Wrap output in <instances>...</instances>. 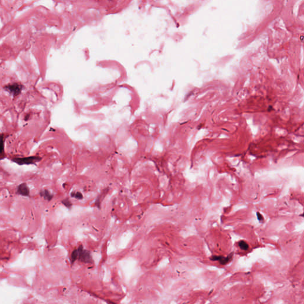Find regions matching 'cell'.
I'll list each match as a JSON object with an SVG mask.
<instances>
[{"label":"cell","mask_w":304,"mask_h":304,"mask_svg":"<svg viewBox=\"0 0 304 304\" xmlns=\"http://www.w3.org/2000/svg\"><path fill=\"white\" fill-rule=\"evenodd\" d=\"M77 260H80L82 262L85 263H92V258L90 255V253L87 250H84L82 247H79L77 249Z\"/></svg>","instance_id":"obj_1"},{"label":"cell","mask_w":304,"mask_h":304,"mask_svg":"<svg viewBox=\"0 0 304 304\" xmlns=\"http://www.w3.org/2000/svg\"><path fill=\"white\" fill-rule=\"evenodd\" d=\"M14 162L18 163L19 165H29L35 163L38 161L41 160V158L37 156H31V157H23V158H14L13 159Z\"/></svg>","instance_id":"obj_2"},{"label":"cell","mask_w":304,"mask_h":304,"mask_svg":"<svg viewBox=\"0 0 304 304\" xmlns=\"http://www.w3.org/2000/svg\"><path fill=\"white\" fill-rule=\"evenodd\" d=\"M6 89L11 93L16 95L19 94L20 92L21 86L17 84H10L6 87Z\"/></svg>","instance_id":"obj_3"},{"label":"cell","mask_w":304,"mask_h":304,"mask_svg":"<svg viewBox=\"0 0 304 304\" xmlns=\"http://www.w3.org/2000/svg\"><path fill=\"white\" fill-rule=\"evenodd\" d=\"M17 192L21 196H28L29 195V189L25 183L21 184L18 187Z\"/></svg>","instance_id":"obj_4"},{"label":"cell","mask_w":304,"mask_h":304,"mask_svg":"<svg viewBox=\"0 0 304 304\" xmlns=\"http://www.w3.org/2000/svg\"><path fill=\"white\" fill-rule=\"evenodd\" d=\"M5 157L4 136L3 134H0V160L4 159Z\"/></svg>","instance_id":"obj_5"},{"label":"cell","mask_w":304,"mask_h":304,"mask_svg":"<svg viewBox=\"0 0 304 304\" xmlns=\"http://www.w3.org/2000/svg\"><path fill=\"white\" fill-rule=\"evenodd\" d=\"M212 260H219L222 264H225L229 261V257H224L221 256H213L211 258Z\"/></svg>","instance_id":"obj_6"},{"label":"cell","mask_w":304,"mask_h":304,"mask_svg":"<svg viewBox=\"0 0 304 304\" xmlns=\"http://www.w3.org/2000/svg\"><path fill=\"white\" fill-rule=\"evenodd\" d=\"M41 194L43 197H44L45 199L48 200H51L53 198V195H51V193L47 190L43 191L41 192Z\"/></svg>","instance_id":"obj_7"},{"label":"cell","mask_w":304,"mask_h":304,"mask_svg":"<svg viewBox=\"0 0 304 304\" xmlns=\"http://www.w3.org/2000/svg\"><path fill=\"white\" fill-rule=\"evenodd\" d=\"M239 246L243 250H247L248 249V245L245 242L241 241L239 242Z\"/></svg>","instance_id":"obj_8"},{"label":"cell","mask_w":304,"mask_h":304,"mask_svg":"<svg viewBox=\"0 0 304 304\" xmlns=\"http://www.w3.org/2000/svg\"><path fill=\"white\" fill-rule=\"evenodd\" d=\"M74 196H75V198L77 199H82V195L80 192H77V193H74Z\"/></svg>","instance_id":"obj_9"},{"label":"cell","mask_w":304,"mask_h":304,"mask_svg":"<svg viewBox=\"0 0 304 304\" xmlns=\"http://www.w3.org/2000/svg\"><path fill=\"white\" fill-rule=\"evenodd\" d=\"M257 216H258V220H260V221L263 220L262 216V214H260V213H257Z\"/></svg>","instance_id":"obj_10"}]
</instances>
